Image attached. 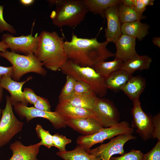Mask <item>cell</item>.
Segmentation results:
<instances>
[{
  "label": "cell",
  "mask_w": 160,
  "mask_h": 160,
  "mask_svg": "<svg viewBox=\"0 0 160 160\" xmlns=\"http://www.w3.org/2000/svg\"><path fill=\"white\" fill-rule=\"evenodd\" d=\"M97 38H79L73 33L71 40L64 42L68 59L81 66L92 68L100 62L115 57L107 48L108 43L99 42Z\"/></svg>",
  "instance_id": "6da1fadb"
},
{
  "label": "cell",
  "mask_w": 160,
  "mask_h": 160,
  "mask_svg": "<svg viewBox=\"0 0 160 160\" xmlns=\"http://www.w3.org/2000/svg\"><path fill=\"white\" fill-rule=\"evenodd\" d=\"M39 36L37 49L34 54L47 69L56 71L68 60L64 38L55 31H43Z\"/></svg>",
  "instance_id": "7a4b0ae2"
},
{
  "label": "cell",
  "mask_w": 160,
  "mask_h": 160,
  "mask_svg": "<svg viewBox=\"0 0 160 160\" xmlns=\"http://www.w3.org/2000/svg\"><path fill=\"white\" fill-rule=\"evenodd\" d=\"M88 12L83 0H63L56 6L51 17L53 24L59 28L65 26L72 28L80 24Z\"/></svg>",
  "instance_id": "3957f363"
},
{
  "label": "cell",
  "mask_w": 160,
  "mask_h": 160,
  "mask_svg": "<svg viewBox=\"0 0 160 160\" xmlns=\"http://www.w3.org/2000/svg\"><path fill=\"white\" fill-rule=\"evenodd\" d=\"M60 70L66 76H70L77 81L88 84L98 97L106 95L108 89L105 84V79L92 68L81 66L68 59Z\"/></svg>",
  "instance_id": "277c9868"
},
{
  "label": "cell",
  "mask_w": 160,
  "mask_h": 160,
  "mask_svg": "<svg viewBox=\"0 0 160 160\" xmlns=\"http://www.w3.org/2000/svg\"><path fill=\"white\" fill-rule=\"evenodd\" d=\"M0 57L8 60L12 64L13 72L12 76L14 80L18 81L25 74L34 73L44 76L47 71L43 65L33 54L22 55L7 50L0 52Z\"/></svg>",
  "instance_id": "5b68a950"
},
{
  "label": "cell",
  "mask_w": 160,
  "mask_h": 160,
  "mask_svg": "<svg viewBox=\"0 0 160 160\" xmlns=\"http://www.w3.org/2000/svg\"><path fill=\"white\" fill-rule=\"evenodd\" d=\"M134 131V129L130 127L128 122L122 121L111 127H103L92 135L79 136L77 138L76 143L78 145L87 151L90 149L93 145L102 143L105 140L122 134H132Z\"/></svg>",
  "instance_id": "8992f818"
},
{
  "label": "cell",
  "mask_w": 160,
  "mask_h": 160,
  "mask_svg": "<svg viewBox=\"0 0 160 160\" xmlns=\"http://www.w3.org/2000/svg\"><path fill=\"white\" fill-rule=\"evenodd\" d=\"M6 103L2 110L0 119V148L9 143L22 130L24 123L15 116L13 112L9 96H6Z\"/></svg>",
  "instance_id": "52a82bcc"
},
{
  "label": "cell",
  "mask_w": 160,
  "mask_h": 160,
  "mask_svg": "<svg viewBox=\"0 0 160 160\" xmlns=\"http://www.w3.org/2000/svg\"><path fill=\"white\" fill-rule=\"evenodd\" d=\"M136 138V137L131 133L119 135L111 138L106 143L86 151L89 154L95 156L98 160H109L114 155L124 154L125 144L128 141Z\"/></svg>",
  "instance_id": "ba28073f"
},
{
  "label": "cell",
  "mask_w": 160,
  "mask_h": 160,
  "mask_svg": "<svg viewBox=\"0 0 160 160\" xmlns=\"http://www.w3.org/2000/svg\"><path fill=\"white\" fill-rule=\"evenodd\" d=\"M16 114L22 119H25L27 123L36 118H41L48 120L56 129L65 128L66 126L64 119L57 112L40 110L33 107H29L18 103L13 106Z\"/></svg>",
  "instance_id": "9c48e42d"
},
{
  "label": "cell",
  "mask_w": 160,
  "mask_h": 160,
  "mask_svg": "<svg viewBox=\"0 0 160 160\" xmlns=\"http://www.w3.org/2000/svg\"><path fill=\"white\" fill-rule=\"evenodd\" d=\"M133 105L131 126L136 128V132L143 140H150L153 138L154 132L153 117L143 111L139 99L133 101Z\"/></svg>",
  "instance_id": "30bf717a"
},
{
  "label": "cell",
  "mask_w": 160,
  "mask_h": 160,
  "mask_svg": "<svg viewBox=\"0 0 160 160\" xmlns=\"http://www.w3.org/2000/svg\"><path fill=\"white\" fill-rule=\"evenodd\" d=\"M1 39V41L11 51L25 55L34 54L37 49L39 42V36H33L32 33L26 36L18 37L9 33H5L2 36Z\"/></svg>",
  "instance_id": "8fae6325"
},
{
  "label": "cell",
  "mask_w": 160,
  "mask_h": 160,
  "mask_svg": "<svg viewBox=\"0 0 160 160\" xmlns=\"http://www.w3.org/2000/svg\"><path fill=\"white\" fill-rule=\"evenodd\" d=\"M92 111L103 127H111L119 122V112L108 99L97 97Z\"/></svg>",
  "instance_id": "7c38bea8"
},
{
  "label": "cell",
  "mask_w": 160,
  "mask_h": 160,
  "mask_svg": "<svg viewBox=\"0 0 160 160\" xmlns=\"http://www.w3.org/2000/svg\"><path fill=\"white\" fill-rule=\"evenodd\" d=\"M118 6L110 7L105 12L107 26L105 30V41L115 43L122 34L121 23L118 13Z\"/></svg>",
  "instance_id": "4fadbf2b"
},
{
  "label": "cell",
  "mask_w": 160,
  "mask_h": 160,
  "mask_svg": "<svg viewBox=\"0 0 160 160\" xmlns=\"http://www.w3.org/2000/svg\"><path fill=\"white\" fill-rule=\"evenodd\" d=\"M32 78V76H29L25 80L19 82L13 80L10 75L6 74L0 79V83L2 87L10 94V100L12 105L20 102L27 105H28L23 96L22 88L23 85Z\"/></svg>",
  "instance_id": "5bb4252c"
},
{
  "label": "cell",
  "mask_w": 160,
  "mask_h": 160,
  "mask_svg": "<svg viewBox=\"0 0 160 160\" xmlns=\"http://www.w3.org/2000/svg\"><path fill=\"white\" fill-rule=\"evenodd\" d=\"M55 111L65 120L87 117L93 118L97 120L93 111L73 105L66 101L58 102Z\"/></svg>",
  "instance_id": "9a60e30c"
},
{
  "label": "cell",
  "mask_w": 160,
  "mask_h": 160,
  "mask_svg": "<svg viewBox=\"0 0 160 160\" xmlns=\"http://www.w3.org/2000/svg\"><path fill=\"white\" fill-rule=\"evenodd\" d=\"M65 121L66 126L84 136L94 134L103 127L99 121L92 117L67 119Z\"/></svg>",
  "instance_id": "2e32d148"
},
{
  "label": "cell",
  "mask_w": 160,
  "mask_h": 160,
  "mask_svg": "<svg viewBox=\"0 0 160 160\" xmlns=\"http://www.w3.org/2000/svg\"><path fill=\"white\" fill-rule=\"evenodd\" d=\"M40 147L38 143L25 146L20 141H16L10 144L12 155L9 160H39L37 156Z\"/></svg>",
  "instance_id": "e0dca14e"
},
{
  "label": "cell",
  "mask_w": 160,
  "mask_h": 160,
  "mask_svg": "<svg viewBox=\"0 0 160 160\" xmlns=\"http://www.w3.org/2000/svg\"><path fill=\"white\" fill-rule=\"evenodd\" d=\"M136 39L128 35L122 34L115 43L116 47L115 57L124 62L137 54L135 49Z\"/></svg>",
  "instance_id": "ac0fdd59"
},
{
  "label": "cell",
  "mask_w": 160,
  "mask_h": 160,
  "mask_svg": "<svg viewBox=\"0 0 160 160\" xmlns=\"http://www.w3.org/2000/svg\"><path fill=\"white\" fill-rule=\"evenodd\" d=\"M146 86V81L144 78L140 76H132L121 90L134 101L139 99L140 95Z\"/></svg>",
  "instance_id": "d6986e66"
},
{
  "label": "cell",
  "mask_w": 160,
  "mask_h": 160,
  "mask_svg": "<svg viewBox=\"0 0 160 160\" xmlns=\"http://www.w3.org/2000/svg\"><path fill=\"white\" fill-rule=\"evenodd\" d=\"M152 60V59L147 55H140L137 54L123 62L120 69L132 75L136 71L149 69Z\"/></svg>",
  "instance_id": "ffe728a7"
},
{
  "label": "cell",
  "mask_w": 160,
  "mask_h": 160,
  "mask_svg": "<svg viewBox=\"0 0 160 160\" xmlns=\"http://www.w3.org/2000/svg\"><path fill=\"white\" fill-rule=\"evenodd\" d=\"M149 25L140 20L123 23L121 25L122 34L130 36L140 41L142 40L148 33Z\"/></svg>",
  "instance_id": "44dd1931"
},
{
  "label": "cell",
  "mask_w": 160,
  "mask_h": 160,
  "mask_svg": "<svg viewBox=\"0 0 160 160\" xmlns=\"http://www.w3.org/2000/svg\"><path fill=\"white\" fill-rule=\"evenodd\" d=\"M126 71L120 69L109 75L105 79V84L107 88L114 92L121 90L127 81L132 76Z\"/></svg>",
  "instance_id": "7402d4cb"
},
{
  "label": "cell",
  "mask_w": 160,
  "mask_h": 160,
  "mask_svg": "<svg viewBox=\"0 0 160 160\" xmlns=\"http://www.w3.org/2000/svg\"><path fill=\"white\" fill-rule=\"evenodd\" d=\"M97 96L94 92L82 93H73L65 100L73 105L91 110L94 107Z\"/></svg>",
  "instance_id": "603a6c76"
},
{
  "label": "cell",
  "mask_w": 160,
  "mask_h": 160,
  "mask_svg": "<svg viewBox=\"0 0 160 160\" xmlns=\"http://www.w3.org/2000/svg\"><path fill=\"white\" fill-rule=\"evenodd\" d=\"M88 10L94 14L105 17V11L108 8L118 5L121 2L119 0H83Z\"/></svg>",
  "instance_id": "cb8c5ba5"
},
{
  "label": "cell",
  "mask_w": 160,
  "mask_h": 160,
  "mask_svg": "<svg viewBox=\"0 0 160 160\" xmlns=\"http://www.w3.org/2000/svg\"><path fill=\"white\" fill-rule=\"evenodd\" d=\"M119 15L122 24L140 20L144 19L145 16L138 12L134 7L126 6L121 2L118 6Z\"/></svg>",
  "instance_id": "d4e9b609"
},
{
  "label": "cell",
  "mask_w": 160,
  "mask_h": 160,
  "mask_svg": "<svg viewBox=\"0 0 160 160\" xmlns=\"http://www.w3.org/2000/svg\"><path fill=\"white\" fill-rule=\"evenodd\" d=\"M123 62L115 57L112 61H103L95 65L92 68L105 79L113 72L120 69Z\"/></svg>",
  "instance_id": "484cf974"
},
{
  "label": "cell",
  "mask_w": 160,
  "mask_h": 160,
  "mask_svg": "<svg viewBox=\"0 0 160 160\" xmlns=\"http://www.w3.org/2000/svg\"><path fill=\"white\" fill-rule=\"evenodd\" d=\"M56 154L64 160H98L95 156L88 153L78 145L73 150L59 151Z\"/></svg>",
  "instance_id": "4316f807"
},
{
  "label": "cell",
  "mask_w": 160,
  "mask_h": 160,
  "mask_svg": "<svg viewBox=\"0 0 160 160\" xmlns=\"http://www.w3.org/2000/svg\"><path fill=\"white\" fill-rule=\"evenodd\" d=\"M35 130L37 136L41 140L38 143L40 146L44 145L48 148L53 146L52 135L48 131L45 130L39 124L36 125Z\"/></svg>",
  "instance_id": "83f0119b"
},
{
  "label": "cell",
  "mask_w": 160,
  "mask_h": 160,
  "mask_svg": "<svg viewBox=\"0 0 160 160\" xmlns=\"http://www.w3.org/2000/svg\"><path fill=\"white\" fill-rule=\"evenodd\" d=\"M76 80L72 76H66L65 84L61 90L58 97V102L67 100L73 94Z\"/></svg>",
  "instance_id": "f1b7e54d"
},
{
  "label": "cell",
  "mask_w": 160,
  "mask_h": 160,
  "mask_svg": "<svg viewBox=\"0 0 160 160\" xmlns=\"http://www.w3.org/2000/svg\"><path fill=\"white\" fill-rule=\"evenodd\" d=\"M143 153L140 150L132 149L119 157L112 156L109 160H142Z\"/></svg>",
  "instance_id": "f546056e"
},
{
  "label": "cell",
  "mask_w": 160,
  "mask_h": 160,
  "mask_svg": "<svg viewBox=\"0 0 160 160\" xmlns=\"http://www.w3.org/2000/svg\"><path fill=\"white\" fill-rule=\"evenodd\" d=\"M52 141L53 146L57 148L60 151H66V145L71 142V139L58 133L52 135Z\"/></svg>",
  "instance_id": "4dcf8cb0"
},
{
  "label": "cell",
  "mask_w": 160,
  "mask_h": 160,
  "mask_svg": "<svg viewBox=\"0 0 160 160\" xmlns=\"http://www.w3.org/2000/svg\"><path fill=\"white\" fill-rule=\"evenodd\" d=\"M142 160H160V141L150 151L143 154Z\"/></svg>",
  "instance_id": "1f68e13d"
},
{
  "label": "cell",
  "mask_w": 160,
  "mask_h": 160,
  "mask_svg": "<svg viewBox=\"0 0 160 160\" xmlns=\"http://www.w3.org/2000/svg\"><path fill=\"white\" fill-rule=\"evenodd\" d=\"M3 9L4 6L0 5V33L7 31L12 34H16V31L14 27L4 20L3 15Z\"/></svg>",
  "instance_id": "d6a6232c"
},
{
  "label": "cell",
  "mask_w": 160,
  "mask_h": 160,
  "mask_svg": "<svg viewBox=\"0 0 160 160\" xmlns=\"http://www.w3.org/2000/svg\"><path fill=\"white\" fill-rule=\"evenodd\" d=\"M94 92L91 87L83 82L76 81L73 93L82 94Z\"/></svg>",
  "instance_id": "836d02e7"
},
{
  "label": "cell",
  "mask_w": 160,
  "mask_h": 160,
  "mask_svg": "<svg viewBox=\"0 0 160 160\" xmlns=\"http://www.w3.org/2000/svg\"><path fill=\"white\" fill-rule=\"evenodd\" d=\"M24 98L28 104L34 105L37 100L39 97L31 89L25 88L23 91Z\"/></svg>",
  "instance_id": "e575fe53"
},
{
  "label": "cell",
  "mask_w": 160,
  "mask_h": 160,
  "mask_svg": "<svg viewBox=\"0 0 160 160\" xmlns=\"http://www.w3.org/2000/svg\"><path fill=\"white\" fill-rule=\"evenodd\" d=\"M33 105V107L38 109L51 111V105L49 101L47 99L40 96H39L37 100Z\"/></svg>",
  "instance_id": "d590c367"
},
{
  "label": "cell",
  "mask_w": 160,
  "mask_h": 160,
  "mask_svg": "<svg viewBox=\"0 0 160 160\" xmlns=\"http://www.w3.org/2000/svg\"><path fill=\"white\" fill-rule=\"evenodd\" d=\"M154 132L153 138L160 141V114L158 113L153 117Z\"/></svg>",
  "instance_id": "8d00e7d4"
},
{
  "label": "cell",
  "mask_w": 160,
  "mask_h": 160,
  "mask_svg": "<svg viewBox=\"0 0 160 160\" xmlns=\"http://www.w3.org/2000/svg\"><path fill=\"white\" fill-rule=\"evenodd\" d=\"M134 7L138 12L143 14L146 9V6L142 0H134Z\"/></svg>",
  "instance_id": "74e56055"
},
{
  "label": "cell",
  "mask_w": 160,
  "mask_h": 160,
  "mask_svg": "<svg viewBox=\"0 0 160 160\" xmlns=\"http://www.w3.org/2000/svg\"><path fill=\"white\" fill-rule=\"evenodd\" d=\"M13 68L12 66L4 67L0 66V79L5 75L8 74L12 76Z\"/></svg>",
  "instance_id": "f35d334b"
},
{
  "label": "cell",
  "mask_w": 160,
  "mask_h": 160,
  "mask_svg": "<svg viewBox=\"0 0 160 160\" xmlns=\"http://www.w3.org/2000/svg\"><path fill=\"white\" fill-rule=\"evenodd\" d=\"M121 3L124 5L129 7H134V0H121Z\"/></svg>",
  "instance_id": "ab89813d"
},
{
  "label": "cell",
  "mask_w": 160,
  "mask_h": 160,
  "mask_svg": "<svg viewBox=\"0 0 160 160\" xmlns=\"http://www.w3.org/2000/svg\"><path fill=\"white\" fill-rule=\"evenodd\" d=\"M63 1V0H49L47 1L49 4L51 5H55L56 6L60 4Z\"/></svg>",
  "instance_id": "60d3db41"
},
{
  "label": "cell",
  "mask_w": 160,
  "mask_h": 160,
  "mask_svg": "<svg viewBox=\"0 0 160 160\" xmlns=\"http://www.w3.org/2000/svg\"><path fill=\"white\" fill-rule=\"evenodd\" d=\"M20 2L22 4L25 6H28L32 4L35 1L34 0H20Z\"/></svg>",
  "instance_id": "b9f144b4"
},
{
  "label": "cell",
  "mask_w": 160,
  "mask_h": 160,
  "mask_svg": "<svg viewBox=\"0 0 160 160\" xmlns=\"http://www.w3.org/2000/svg\"><path fill=\"white\" fill-rule=\"evenodd\" d=\"M8 47L3 41H0V52H4L6 51Z\"/></svg>",
  "instance_id": "7bdbcfd3"
},
{
  "label": "cell",
  "mask_w": 160,
  "mask_h": 160,
  "mask_svg": "<svg viewBox=\"0 0 160 160\" xmlns=\"http://www.w3.org/2000/svg\"><path fill=\"white\" fill-rule=\"evenodd\" d=\"M153 42V44L158 47H160V38L159 37H154L152 40Z\"/></svg>",
  "instance_id": "ee69618b"
},
{
  "label": "cell",
  "mask_w": 160,
  "mask_h": 160,
  "mask_svg": "<svg viewBox=\"0 0 160 160\" xmlns=\"http://www.w3.org/2000/svg\"><path fill=\"white\" fill-rule=\"evenodd\" d=\"M143 3L147 7L151 6L153 5L154 1V0H142Z\"/></svg>",
  "instance_id": "f6af8a7d"
},
{
  "label": "cell",
  "mask_w": 160,
  "mask_h": 160,
  "mask_svg": "<svg viewBox=\"0 0 160 160\" xmlns=\"http://www.w3.org/2000/svg\"><path fill=\"white\" fill-rule=\"evenodd\" d=\"M3 88L0 83V103H1L3 96Z\"/></svg>",
  "instance_id": "bcb514c9"
},
{
  "label": "cell",
  "mask_w": 160,
  "mask_h": 160,
  "mask_svg": "<svg viewBox=\"0 0 160 160\" xmlns=\"http://www.w3.org/2000/svg\"><path fill=\"white\" fill-rule=\"evenodd\" d=\"M2 110L0 108V119L1 117V113H2Z\"/></svg>",
  "instance_id": "7dc6e473"
}]
</instances>
